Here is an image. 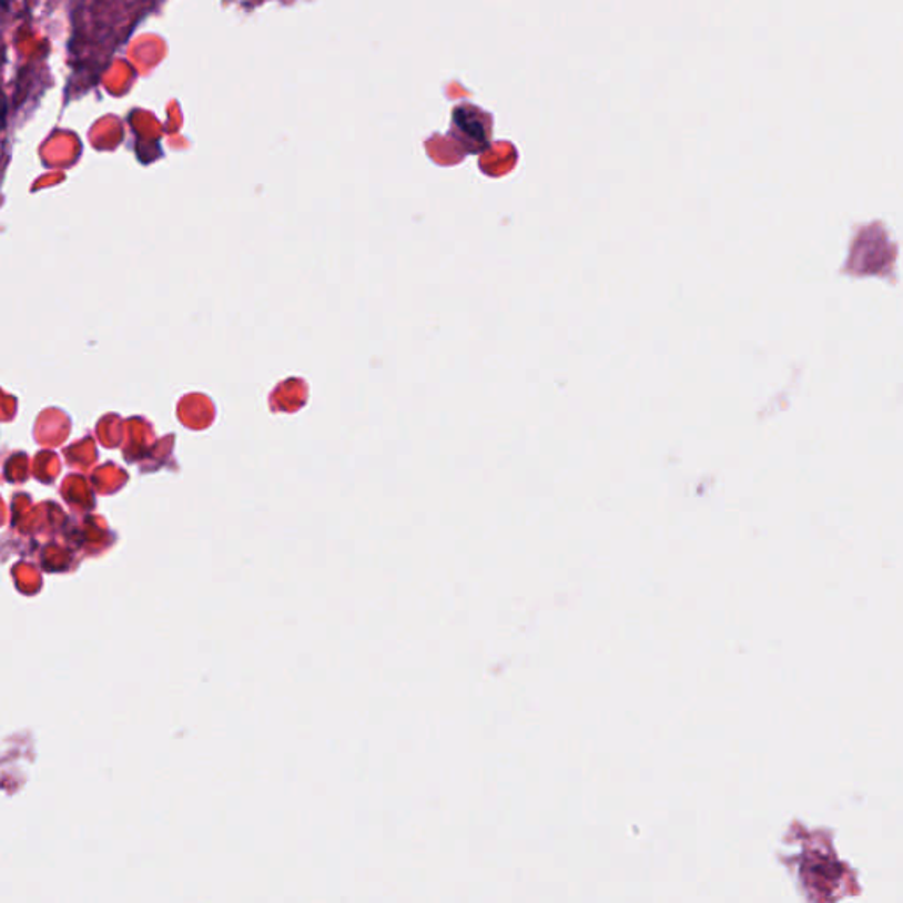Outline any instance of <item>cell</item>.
I'll use <instances>...</instances> for the list:
<instances>
[{
    "label": "cell",
    "instance_id": "1",
    "mask_svg": "<svg viewBox=\"0 0 903 903\" xmlns=\"http://www.w3.org/2000/svg\"><path fill=\"white\" fill-rule=\"evenodd\" d=\"M9 104L4 91L0 89V131L4 130L8 124Z\"/></svg>",
    "mask_w": 903,
    "mask_h": 903
},
{
    "label": "cell",
    "instance_id": "2",
    "mask_svg": "<svg viewBox=\"0 0 903 903\" xmlns=\"http://www.w3.org/2000/svg\"><path fill=\"white\" fill-rule=\"evenodd\" d=\"M11 4H13V0H0V8H4L6 11L11 9Z\"/></svg>",
    "mask_w": 903,
    "mask_h": 903
}]
</instances>
